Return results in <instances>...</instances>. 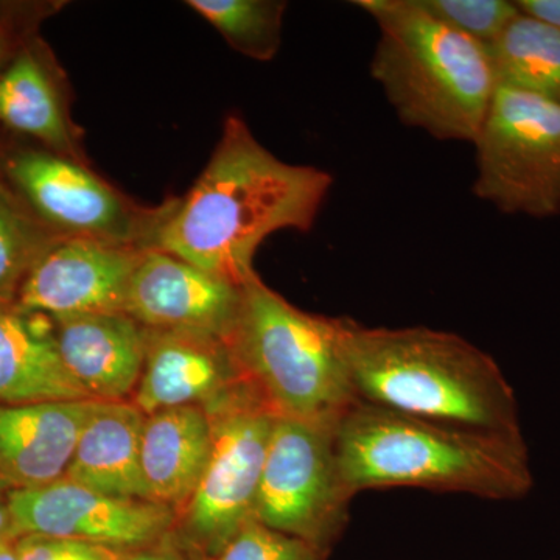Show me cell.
Instances as JSON below:
<instances>
[{
	"label": "cell",
	"mask_w": 560,
	"mask_h": 560,
	"mask_svg": "<svg viewBox=\"0 0 560 560\" xmlns=\"http://www.w3.org/2000/svg\"><path fill=\"white\" fill-rule=\"evenodd\" d=\"M121 560H180L178 556L173 555L171 551L156 550V548H142V550H136L125 552Z\"/></svg>",
	"instance_id": "28"
},
{
	"label": "cell",
	"mask_w": 560,
	"mask_h": 560,
	"mask_svg": "<svg viewBox=\"0 0 560 560\" xmlns=\"http://www.w3.org/2000/svg\"><path fill=\"white\" fill-rule=\"evenodd\" d=\"M61 237L0 184V304L16 302L33 265Z\"/></svg>",
	"instance_id": "22"
},
{
	"label": "cell",
	"mask_w": 560,
	"mask_h": 560,
	"mask_svg": "<svg viewBox=\"0 0 560 560\" xmlns=\"http://www.w3.org/2000/svg\"><path fill=\"white\" fill-rule=\"evenodd\" d=\"M5 172L25 205L65 237L149 249L175 200L154 208L136 205L84 162L49 150L20 151L7 160Z\"/></svg>",
	"instance_id": "9"
},
{
	"label": "cell",
	"mask_w": 560,
	"mask_h": 560,
	"mask_svg": "<svg viewBox=\"0 0 560 560\" xmlns=\"http://www.w3.org/2000/svg\"><path fill=\"white\" fill-rule=\"evenodd\" d=\"M245 382L230 341L194 331L147 329L145 363L131 401L145 416L206 407Z\"/></svg>",
	"instance_id": "13"
},
{
	"label": "cell",
	"mask_w": 560,
	"mask_h": 560,
	"mask_svg": "<svg viewBox=\"0 0 560 560\" xmlns=\"http://www.w3.org/2000/svg\"><path fill=\"white\" fill-rule=\"evenodd\" d=\"M323 556L324 551L307 541L249 518L213 560H323Z\"/></svg>",
	"instance_id": "24"
},
{
	"label": "cell",
	"mask_w": 560,
	"mask_h": 560,
	"mask_svg": "<svg viewBox=\"0 0 560 560\" xmlns=\"http://www.w3.org/2000/svg\"><path fill=\"white\" fill-rule=\"evenodd\" d=\"M0 125L38 140L51 153L86 164L60 88L33 49L18 50L0 72Z\"/></svg>",
	"instance_id": "19"
},
{
	"label": "cell",
	"mask_w": 560,
	"mask_h": 560,
	"mask_svg": "<svg viewBox=\"0 0 560 560\" xmlns=\"http://www.w3.org/2000/svg\"><path fill=\"white\" fill-rule=\"evenodd\" d=\"M202 408L212 448L200 485L176 522L195 547L215 556L253 518L276 416L249 382Z\"/></svg>",
	"instance_id": "7"
},
{
	"label": "cell",
	"mask_w": 560,
	"mask_h": 560,
	"mask_svg": "<svg viewBox=\"0 0 560 560\" xmlns=\"http://www.w3.org/2000/svg\"><path fill=\"white\" fill-rule=\"evenodd\" d=\"M335 447L352 497L368 489L419 488L518 500L534 485L523 436L464 429L361 400L338 420Z\"/></svg>",
	"instance_id": "3"
},
{
	"label": "cell",
	"mask_w": 560,
	"mask_h": 560,
	"mask_svg": "<svg viewBox=\"0 0 560 560\" xmlns=\"http://www.w3.org/2000/svg\"><path fill=\"white\" fill-rule=\"evenodd\" d=\"M2 489L5 488L0 485V545L14 544L18 537L16 533H14L13 522H11L7 493H3Z\"/></svg>",
	"instance_id": "27"
},
{
	"label": "cell",
	"mask_w": 560,
	"mask_h": 560,
	"mask_svg": "<svg viewBox=\"0 0 560 560\" xmlns=\"http://www.w3.org/2000/svg\"><path fill=\"white\" fill-rule=\"evenodd\" d=\"M18 560H121L125 552L88 541L50 536H22L14 541Z\"/></svg>",
	"instance_id": "25"
},
{
	"label": "cell",
	"mask_w": 560,
	"mask_h": 560,
	"mask_svg": "<svg viewBox=\"0 0 560 560\" xmlns=\"http://www.w3.org/2000/svg\"><path fill=\"white\" fill-rule=\"evenodd\" d=\"M357 399L464 429L523 436L518 405L499 363L452 331L366 327L345 318Z\"/></svg>",
	"instance_id": "2"
},
{
	"label": "cell",
	"mask_w": 560,
	"mask_h": 560,
	"mask_svg": "<svg viewBox=\"0 0 560 560\" xmlns=\"http://www.w3.org/2000/svg\"><path fill=\"white\" fill-rule=\"evenodd\" d=\"M0 560H18L14 544L0 545Z\"/></svg>",
	"instance_id": "30"
},
{
	"label": "cell",
	"mask_w": 560,
	"mask_h": 560,
	"mask_svg": "<svg viewBox=\"0 0 560 560\" xmlns=\"http://www.w3.org/2000/svg\"><path fill=\"white\" fill-rule=\"evenodd\" d=\"M95 401L0 404V485L16 490L61 480Z\"/></svg>",
	"instance_id": "14"
},
{
	"label": "cell",
	"mask_w": 560,
	"mask_h": 560,
	"mask_svg": "<svg viewBox=\"0 0 560 560\" xmlns=\"http://www.w3.org/2000/svg\"><path fill=\"white\" fill-rule=\"evenodd\" d=\"M0 304V404L94 400L66 368L54 323Z\"/></svg>",
	"instance_id": "16"
},
{
	"label": "cell",
	"mask_w": 560,
	"mask_h": 560,
	"mask_svg": "<svg viewBox=\"0 0 560 560\" xmlns=\"http://www.w3.org/2000/svg\"><path fill=\"white\" fill-rule=\"evenodd\" d=\"M331 184L326 171L279 160L241 116H230L208 165L173 200L151 248L243 285L270 235L312 230Z\"/></svg>",
	"instance_id": "1"
},
{
	"label": "cell",
	"mask_w": 560,
	"mask_h": 560,
	"mask_svg": "<svg viewBox=\"0 0 560 560\" xmlns=\"http://www.w3.org/2000/svg\"><path fill=\"white\" fill-rule=\"evenodd\" d=\"M189 9L250 60L271 61L282 43L287 3L280 0H189Z\"/></svg>",
	"instance_id": "21"
},
{
	"label": "cell",
	"mask_w": 560,
	"mask_h": 560,
	"mask_svg": "<svg viewBox=\"0 0 560 560\" xmlns=\"http://www.w3.org/2000/svg\"><path fill=\"white\" fill-rule=\"evenodd\" d=\"M230 345L246 381L278 418L338 423L357 396L345 318L302 312L254 272L242 285Z\"/></svg>",
	"instance_id": "5"
},
{
	"label": "cell",
	"mask_w": 560,
	"mask_h": 560,
	"mask_svg": "<svg viewBox=\"0 0 560 560\" xmlns=\"http://www.w3.org/2000/svg\"><path fill=\"white\" fill-rule=\"evenodd\" d=\"M16 51L13 36H11V33L0 25V72H2V70L7 68V65L13 60Z\"/></svg>",
	"instance_id": "29"
},
{
	"label": "cell",
	"mask_w": 560,
	"mask_h": 560,
	"mask_svg": "<svg viewBox=\"0 0 560 560\" xmlns=\"http://www.w3.org/2000/svg\"><path fill=\"white\" fill-rule=\"evenodd\" d=\"M474 194L504 213H560V105L497 86L474 142Z\"/></svg>",
	"instance_id": "6"
},
{
	"label": "cell",
	"mask_w": 560,
	"mask_h": 560,
	"mask_svg": "<svg viewBox=\"0 0 560 560\" xmlns=\"http://www.w3.org/2000/svg\"><path fill=\"white\" fill-rule=\"evenodd\" d=\"M242 285L164 253L143 249L125 313L149 330L194 331L230 340Z\"/></svg>",
	"instance_id": "12"
},
{
	"label": "cell",
	"mask_w": 560,
	"mask_h": 560,
	"mask_svg": "<svg viewBox=\"0 0 560 560\" xmlns=\"http://www.w3.org/2000/svg\"><path fill=\"white\" fill-rule=\"evenodd\" d=\"M497 86L560 105V31L518 14L488 47Z\"/></svg>",
	"instance_id": "20"
},
{
	"label": "cell",
	"mask_w": 560,
	"mask_h": 560,
	"mask_svg": "<svg viewBox=\"0 0 560 560\" xmlns=\"http://www.w3.org/2000/svg\"><path fill=\"white\" fill-rule=\"evenodd\" d=\"M337 423L276 416L253 518L326 551L349 521L335 447Z\"/></svg>",
	"instance_id": "8"
},
{
	"label": "cell",
	"mask_w": 560,
	"mask_h": 560,
	"mask_svg": "<svg viewBox=\"0 0 560 560\" xmlns=\"http://www.w3.org/2000/svg\"><path fill=\"white\" fill-rule=\"evenodd\" d=\"M431 16L489 47L521 14L506 0H419Z\"/></svg>",
	"instance_id": "23"
},
{
	"label": "cell",
	"mask_w": 560,
	"mask_h": 560,
	"mask_svg": "<svg viewBox=\"0 0 560 560\" xmlns=\"http://www.w3.org/2000/svg\"><path fill=\"white\" fill-rule=\"evenodd\" d=\"M381 31L372 79L405 125L474 143L497 91L488 47L431 16L419 0H357Z\"/></svg>",
	"instance_id": "4"
},
{
	"label": "cell",
	"mask_w": 560,
	"mask_h": 560,
	"mask_svg": "<svg viewBox=\"0 0 560 560\" xmlns=\"http://www.w3.org/2000/svg\"><path fill=\"white\" fill-rule=\"evenodd\" d=\"M142 253L95 238H58L33 265L14 305L50 319L125 313Z\"/></svg>",
	"instance_id": "11"
},
{
	"label": "cell",
	"mask_w": 560,
	"mask_h": 560,
	"mask_svg": "<svg viewBox=\"0 0 560 560\" xmlns=\"http://www.w3.org/2000/svg\"><path fill=\"white\" fill-rule=\"evenodd\" d=\"M521 13L552 25L560 31V0H518Z\"/></svg>",
	"instance_id": "26"
},
{
	"label": "cell",
	"mask_w": 560,
	"mask_h": 560,
	"mask_svg": "<svg viewBox=\"0 0 560 560\" xmlns=\"http://www.w3.org/2000/svg\"><path fill=\"white\" fill-rule=\"evenodd\" d=\"M18 539L50 536L130 552L153 547L176 525V512L147 500L119 499L62 477L32 489L7 490Z\"/></svg>",
	"instance_id": "10"
},
{
	"label": "cell",
	"mask_w": 560,
	"mask_h": 560,
	"mask_svg": "<svg viewBox=\"0 0 560 560\" xmlns=\"http://www.w3.org/2000/svg\"><path fill=\"white\" fill-rule=\"evenodd\" d=\"M210 448L212 429L205 408H171L145 416L140 467L149 500L178 514L200 485Z\"/></svg>",
	"instance_id": "17"
},
{
	"label": "cell",
	"mask_w": 560,
	"mask_h": 560,
	"mask_svg": "<svg viewBox=\"0 0 560 560\" xmlns=\"http://www.w3.org/2000/svg\"><path fill=\"white\" fill-rule=\"evenodd\" d=\"M51 323L66 368L91 399L132 397L145 363V327L127 313H92Z\"/></svg>",
	"instance_id": "15"
},
{
	"label": "cell",
	"mask_w": 560,
	"mask_h": 560,
	"mask_svg": "<svg viewBox=\"0 0 560 560\" xmlns=\"http://www.w3.org/2000/svg\"><path fill=\"white\" fill-rule=\"evenodd\" d=\"M143 423L131 400L95 401L65 478L106 495L150 501L140 467Z\"/></svg>",
	"instance_id": "18"
}]
</instances>
